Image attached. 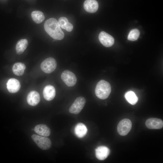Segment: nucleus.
<instances>
[{
    "label": "nucleus",
    "mask_w": 163,
    "mask_h": 163,
    "mask_svg": "<svg viewBox=\"0 0 163 163\" xmlns=\"http://www.w3.org/2000/svg\"><path fill=\"white\" fill-rule=\"evenodd\" d=\"M57 67L56 62L54 58L49 57L44 60L40 64L41 70L46 73H50L54 71Z\"/></svg>",
    "instance_id": "nucleus-4"
},
{
    "label": "nucleus",
    "mask_w": 163,
    "mask_h": 163,
    "mask_svg": "<svg viewBox=\"0 0 163 163\" xmlns=\"http://www.w3.org/2000/svg\"><path fill=\"white\" fill-rule=\"evenodd\" d=\"M34 130L38 135L46 137L49 136L50 135L51 132L49 127L44 124L37 125L35 127Z\"/></svg>",
    "instance_id": "nucleus-15"
},
{
    "label": "nucleus",
    "mask_w": 163,
    "mask_h": 163,
    "mask_svg": "<svg viewBox=\"0 0 163 163\" xmlns=\"http://www.w3.org/2000/svg\"><path fill=\"white\" fill-rule=\"evenodd\" d=\"M43 95L44 99L47 101L53 100L56 95V90L54 87L50 85L46 86L43 91Z\"/></svg>",
    "instance_id": "nucleus-13"
},
{
    "label": "nucleus",
    "mask_w": 163,
    "mask_h": 163,
    "mask_svg": "<svg viewBox=\"0 0 163 163\" xmlns=\"http://www.w3.org/2000/svg\"><path fill=\"white\" fill-rule=\"evenodd\" d=\"M84 8L88 12L94 13L98 10V3L96 0H85L84 3Z\"/></svg>",
    "instance_id": "nucleus-12"
},
{
    "label": "nucleus",
    "mask_w": 163,
    "mask_h": 163,
    "mask_svg": "<svg viewBox=\"0 0 163 163\" xmlns=\"http://www.w3.org/2000/svg\"><path fill=\"white\" fill-rule=\"evenodd\" d=\"M25 68L26 66L24 63L17 62L13 65L12 70L15 75L20 76L24 74Z\"/></svg>",
    "instance_id": "nucleus-19"
},
{
    "label": "nucleus",
    "mask_w": 163,
    "mask_h": 163,
    "mask_svg": "<svg viewBox=\"0 0 163 163\" xmlns=\"http://www.w3.org/2000/svg\"><path fill=\"white\" fill-rule=\"evenodd\" d=\"M40 100L39 93L36 91H30L27 97V101L28 104L31 106L37 105Z\"/></svg>",
    "instance_id": "nucleus-14"
},
{
    "label": "nucleus",
    "mask_w": 163,
    "mask_h": 163,
    "mask_svg": "<svg viewBox=\"0 0 163 163\" xmlns=\"http://www.w3.org/2000/svg\"><path fill=\"white\" fill-rule=\"evenodd\" d=\"M31 138L37 145L43 150H48L51 146L50 140L46 136L33 134L31 136Z\"/></svg>",
    "instance_id": "nucleus-3"
},
{
    "label": "nucleus",
    "mask_w": 163,
    "mask_h": 163,
    "mask_svg": "<svg viewBox=\"0 0 163 163\" xmlns=\"http://www.w3.org/2000/svg\"><path fill=\"white\" fill-rule=\"evenodd\" d=\"M139 35L140 32L138 29H133L130 31L128 35L127 39L130 41H135L139 38Z\"/></svg>",
    "instance_id": "nucleus-22"
},
{
    "label": "nucleus",
    "mask_w": 163,
    "mask_h": 163,
    "mask_svg": "<svg viewBox=\"0 0 163 163\" xmlns=\"http://www.w3.org/2000/svg\"><path fill=\"white\" fill-rule=\"evenodd\" d=\"M88 129L86 126L82 123H79L75 126V133L76 136L79 138H82L85 136Z\"/></svg>",
    "instance_id": "nucleus-16"
},
{
    "label": "nucleus",
    "mask_w": 163,
    "mask_h": 163,
    "mask_svg": "<svg viewBox=\"0 0 163 163\" xmlns=\"http://www.w3.org/2000/svg\"><path fill=\"white\" fill-rule=\"evenodd\" d=\"M7 88L10 93H15L18 92L20 89L21 84L18 80L11 78L8 81L7 83Z\"/></svg>",
    "instance_id": "nucleus-11"
},
{
    "label": "nucleus",
    "mask_w": 163,
    "mask_h": 163,
    "mask_svg": "<svg viewBox=\"0 0 163 163\" xmlns=\"http://www.w3.org/2000/svg\"><path fill=\"white\" fill-rule=\"evenodd\" d=\"M111 91V86L107 81L102 80L97 84L95 89V94L99 99L104 100L107 98Z\"/></svg>",
    "instance_id": "nucleus-2"
},
{
    "label": "nucleus",
    "mask_w": 163,
    "mask_h": 163,
    "mask_svg": "<svg viewBox=\"0 0 163 163\" xmlns=\"http://www.w3.org/2000/svg\"><path fill=\"white\" fill-rule=\"evenodd\" d=\"M44 27L46 32L53 38L60 40L64 38V34L55 18H51L46 20Z\"/></svg>",
    "instance_id": "nucleus-1"
},
{
    "label": "nucleus",
    "mask_w": 163,
    "mask_h": 163,
    "mask_svg": "<svg viewBox=\"0 0 163 163\" xmlns=\"http://www.w3.org/2000/svg\"><path fill=\"white\" fill-rule=\"evenodd\" d=\"M98 38L101 43L106 47L111 46L114 43V40L113 37L104 31L100 33Z\"/></svg>",
    "instance_id": "nucleus-8"
},
{
    "label": "nucleus",
    "mask_w": 163,
    "mask_h": 163,
    "mask_svg": "<svg viewBox=\"0 0 163 163\" xmlns=\"http://www.w3.org/2000/svg\"><path fill=\"white\" fill-rule=\"evenodd\" d=\"M61 77L62 80L68 87L73 86L76 83L77 78L76 76L70 71H64L62 72Z\"/></svg>",
    "instance_id": "nucleus-7"
},
{
    "label": "nucleus",
    "mask_w": 163,
    "mask_h": 163,
    "mask_svg": "<svg viewBox=\"0 0 163 163\" xmlns=\"http://www.w3.org/2000/svg\"><path fill=\"white\" fill-rule=\"evenodd\" d=\"M132 123L130 120L124 119L120 121L117 126L118 133L122 136L126 135L130 130Z\"/></svg>",
    "instance_id": "nucleus-5"
},
{
    "label": "nucleus",
    "mask_w": 163,
    "mask_h": 163,
    "mask_svg": "<svg viewBox=\"0 0 163 163\" xmlns=\"http://www.w3.org/2000/svg\"><path fill=\"white\" fill-rule=\"evenodd\" d=\"M86 102L85 98L79 97L75 100L69 109L70 113L77 114L79 113L84 107Z\"/></svg>",
    "instance_id": "nucleus-6"
},
{
    "label": "nucleus",
    "mask_w": 163,
    "mask_h": 163,
    "mask_svg": "<svg viewBox=\"0 0 163 163\" xmlns=\"http://www.w3.org/2000/svg\"><path fill=\"white\" fill-rule=\"evenodd\" d=\"M31 17L33 21L39 24L42 22L45 19L43 13L39 11H34L31 13Z\"/></svg>",
    "instance_id": "nucleus-20"
},
{
    "label": "nucleus",
    "mask_w": 163,
    "mask_h": 163,
    "mask_svg": "<svg viewBox=\"0 0 163 163\" xmlns=\"http://www.w3.org/2000/svg\"><path fill=\"white\" fill-rule=\"evenodd\" d=\"M147 127L151 129H159L163 126V121L160 119L151 118L147 120L145 122Z\"/></svg>",
    "instance_id": "nucleus-9"
},
{
    "label": "nucleus",
    "mask_w": 163,
    "mask_h": 163,
    "mask_svg": "<svg viewBox=\"0 0 163 163\" xmlns=\"http://www.w3.org/2000/svg\"><path fill=\"white\" fill-rule=\"evenodd\" d=\"M125 97L128 102L133 105L135 104L138 101L137 97L134 92L132 91L127 92Z\"/></svg>",
    "instance_id": "nucleus-21"
},
{
    "label": "nucleus",
    "mask_w": 163,
    "mask_h": 163,
    "mask_svg": "<svg viewBox=\"0 0 163 163\" xmlns=\"http://www.w3.org/2000/svg\"><path fill=\"white\" fill-rule=\"evenodd\" d=\"M110 153L109 149L104 146L97 147L95 149V155L97 159L100 160H103L108 156Z\"/></svg>",
    "instance_id": "nucleus-10"
},
{
    "label": "nucleus",
    "mask_w": 163,
    "mask_h": 163,
    "mask_svg": "<svg viewBox=\"0 0 163 163\" xmlns=\"http://www.w3.org/2000/svg\"><path fill=\"white\" fill-rule=\"evenodd\" d=\"M58 22L61 27L68 32L71 31L73 28V25L65 17H61L59 18Z\"/></svg>",
    "instance_id": "nucleus-17"
},
{
    "label": "nucleus",
    "mask_w": 163,
    "mask_h": 163,
    "mask_svg": "<svg viewBox=\"0 0 163 163\" xmlns=\"http://www.w3.org/2000/svg\"><path fill=\"white\" fill-rule=\"evenodd\" d=\"M28 45V42L26 39H21L19 40L16 46V53L20 55L25 50Z\"/></svg>",
    "instance_id": "nucleus-18"
}]
</instances>
